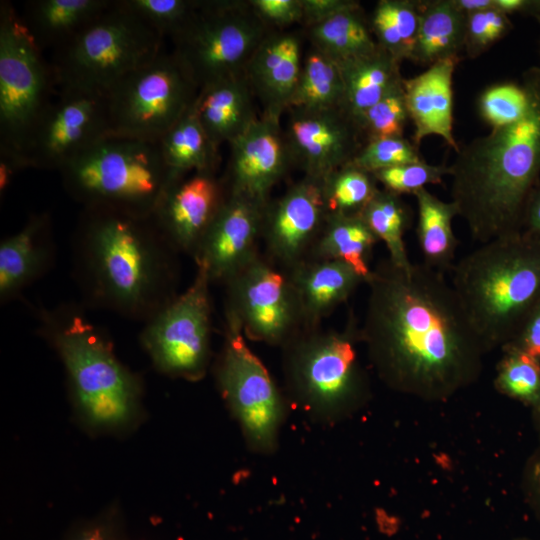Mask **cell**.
<instances>
[{
  "mask_svg": "<svg viewBox=\"0 0 540 540\" xmlns=\"http://www.w3.org/2000/svg\"><path fill=\"white\" fill-rule=\"evenodd\" d=\"M366 285L360 341L387 387L439 402L479 379L486 352L443 273L423 263L402 269L387 258Z\"/></svg>",
  "mask_w": 540,
  "mask_h": 540,
  "instance_id": "cell-1",
  "label": "cell"
},
{
  "mask_svg": "<svg viewBox=\"0 0 540 540\" xmlns=\"http://www.w3.org/2000/svg\"><path fill=\"white\" fill-rule=\"evenodd\" d=\"M177 254L152 216L113 209L83 208L73 236L85 301L142 322L178 295Z\"/></svg>",
  "mask_w": 540,
  "mask_h": 540,
  "instance_id": "cell-2",
  "label": "cell"
},
{
  "mask_svg": "<svg viewBox=\"0 0 540 540\" xmlns=\"http://www.w3.org/2000/svg\"><path fill=\"white\" fill-rule=\"evenodd\" d=\"M522 80L530 94L523 116L459 146L449 166L451 201L480 244L523 230L540 183V68Z\"/></svg>",
  "mask_w": 540,
  "mask_h": 540,
  "instance_id": "cell-3",
  "label": "cell"
},
{
  "mask_svg": "<svg viewBox=\"0 0 540 540\" xmlns=\"http://www.w3.org/2000/svg\"><path fill=\"white\" fill-rule=\"evenodd\" d=\"M450 283L484 351L502 348L540 302V239L522 230L483 243L454 264Z\"/></svg>",
  "mask_w": 540,
  "mask_h": 540,
  "instance_id": "cell-4",
  "label": "cell"
},
{
  "mask_svg": "<svg viewBox=\"0 0 540 540\" xmlns=\"http://www.w3.org/2000/svg\"><path fill=\"white\" fill-rule=\"evenodd\" d=\"M360 325L351 314L343 330L304 328L283 347L286 398L311 419L334 423L371 397L369 377L357 354Z\"/></svg>",
  "mask_w": 540,
  "mask_h": 540,
  "instance_id": "cell-5",
  "label": "cell"
},
{
  "mask_svg": "<svg viewBox=\"0 0 540 540\" xmlns=\"http://www.w3.org/2000/svg\"><path fill=\"white\" fill-rule=\"evenodd\" d=\"M66 192L83 208L149 217L180 174L158 142L105 134L59 171ZM185 175V174H184Z\"/></svg>",
  "mask_w": 540,
  "mask_h": 540,
  "instance_id": "cell-6",
  "label": "cell"
},
{
  "mask_svg": "<svg viewBox=\"0 0 540 540\" xmlns=\"http://www.w3.org/2000/svg\"><path fill=\"white\" fill-rule=\"evenodd\" d=\"M41 333L58 352L77 405L94 425L112 427L134 413L140 386L83 309L63 305L41 310Z\"/></svg>",
  "mask_w": 540,
  "mask_h": 540,
  "instance_id": "cell-7",
  "label": "cell"
},
{
  "mask_svg": "<svg viewBox=\"0 0 540 540\" xmlns=\"http://www.w3.org/2000/svg\"><path fill=\"white\" fill-rule=\"evenodd\" d=\"M165 37L113 0L69 43L54 52L58 88L106 95L121 79L153 60Z\"/></svg>",
  "mask_w": 540,
  "mask_h": 540,
  "instance_id": "cell-8",
  "label": "cell"
},
{
  "mask_svg": "<svg viewBox=\"0 0 540 540\" xmlns=\"http://www.w3.org/2000/svg\"><path fill=\"white\" fill-rule=\"evenodd\" d=\"M57 91L52 65L14 6L1 1L0 151L22 157L31 132Z\"/></svg>",
  "mask_w": 540,
  "mask_h": 540,
  "instance_id": "cell-9",
  "label": "cell"
},
{
  "mask_svg": "<svg viewBox=\"0 0 540 540\" xmlns=\"http://www.w3.org/2000/svg\"><path fill=\"white\" fill-rule=\"evenodd\" d=\"M268 33L249 1L205 0L171 38L172 51L200 89L244 74Z\"/></svg>",
  "mask_w": 540,
  "mask_h": 540,
  "instance_id": "cell-10",
  "label": "cell"
},
{
  "mask_svg": "<svg viewBox=\"0 0 540 540\" xmlns=\"http://www.w3.org/2000/svg\"><path fill=\"white\" fill-rule=\"evenodd\" d=\"M198 90L174 52L163 49L105 95L108 134L158 142L189 109Z\"/></svg>",
  "mask_w": 540,
  "mask_h": 540,
  "instance_id": "cell-11",
  "label": "cell"
},
{
  "mask_svg": "<svg viewBox=\"0 0 540 540\" xmlns=\"http://www.w3.org/2000/svg\"><path fill=\"white\" fill-rule=\"evenodd\" d=\"M246 340L240 327L225 318L224 343L215 376L247 447L269 455L278 447L286 416V396Z\"/></svg>",
  "mask_w": 540,
  "mask_h": 540,
  "instance_id": "cell-12",
  "label": "cell"
},
{
  "mask_svg": "<svg viewBox=\"0 0 540 540\" xmlns=\"http://www.w3.org/2000/svg\"><path fill=\"white\" fill-rule=\"evenodd\" d=\"M210 284L196 268L189 287L144 322L140 341L162 373L189 381L205 376L211 358Z\"/></svg>",
  "mask_w": 540,
  "mask_h": 540,
  "instance_id": "cell-13",
  "label": "cell"
},
{
  "mask_svg": "<svg viewBox=\"0 0 540 540\" xmlns=\"http://www.w3.org/2000/svg\"><path fill=\"white\" fill-rule=\"evenodd\" d=\"M225 318L246 339L281 348L303 329L302 315L286 271L260 252L225 283Z\"/></svg>",
  "mask_w": 540,
  "mask_h": 540,
  "instance_id": "cell-14",
  "label": "cell"
},
{
  "mask_svg": "<svg viewBox=\"0 0 540 540\" xmlns=\"http://www.w3.org/2000/svg\"><path fill=\"white\" fill-rule=\"evenodd\" d=\"M107 133L105 95L60 87L31 132L22 157L27 168L59 171Z\"/></svg>",
  "mask_w": 540,
  "mask_h": 540,
  "instance_id": "cell-15",
  "label": "cell"
},
{
  "mask_svg": "<svg viewBox=\"0 0 540 540\" xmlns=\"http://www.w3.org/2000/svg\"><path fill=\"white\" fill-rule=\"evenodd\" d=\"M327 218L322 179L304 176L264 209L265 256L289 271L309 259Z\"/></svg>",
  "mask_w": 540,
  "mask_h": 540,
  "instance_id": "cell-16",
  "label": "cell"
},
{
  "mask_svg": "<svg viewBox=\"0 0 540 540\" xmlns=\"http://www.w3.org/2000/svg\"><path fill=\"white\" fill-rule=\"evenodd\" d=\"M287 111L285 138L292 163L304 176L325 178L350 164L366 143L358 123L342 107Z\"/></svg>",
  "mask_w": 540,
  "mask_h": 540,
  "instance_id": "cell-17",
  "label": "cell"
},
{
  "mask_svg": "<svg viewBox=\"0 0 540 540\" xmlns=\"http://www.w3.org/2000/svg\"><path fill=\"white\" fill-rule=\"evenodd\" d=\"M230 146L222 181L227 194L267 204L293 165L280 118L262 114Z\"/></svg>",
  "mask_w": 540,
  "mask_h": 540,
  "instance_id": "cell-18",
  "label": "cell"
},
{
  "mask_svg": "<svg viewBox=\"0 0 540 540\" xmlns=\"http://www.w3.org/2000/svg\"><path fill=\"white\" fill-rule=\"evenodd\" d=\"M226 197L216 172H191L172 183L152 218L178 253L194 258Z\"/></svg>",
  "mask_w": 540,
  "mask_h": 540,
  "instance_id": "cell-19",
  "label": "cell"
},
{
  "mask_svg": "<svg viewBox=\"0 0 540 540\" xmlns=\"http://www.w3.org/2000/svg\"><path fill=\"white\" fill-rule=\"evenodd\" d=\"M266 205L227 194L193 258L211 283L224 284L260 252Z\"/></svg>",
  "mask_w": 540,
  "mask_h": 540,
  "instance_id": "cell-20",
  "label": "cell"
},
{
  "mask_svg": "<svg viewBox=\"0 0 540 540\" xmlns=\"http://www.w3.org/2000/svg\"><path fill=\"white\" fill-rule=\"evenodd\" d=\"M303 59L300 37L269 31L249 60L244 74L265 115L281 119L296 89Z\"/></svg>",
  "mask_w": 540,
  "mask_h": 540,
  "instance_id": "cell-21",
  "label": "cell"
},
{
  "mask_svg": "<svg viewBox=\"0 0 540 540\" xmlns=\"http://www.w3.org/2000/svg\"><path fill=\"white\" fill-rule=\"evenodd\" d=\"M458 61L446 59L430 65L419 75L403 80L409 119L414 124L413 143L419 147L430 135L441 137L459 150L453 135V74Z\"/></svg>",
  "mask_w": 540,
  "mask_h": 540,
  "instance_id": "cell-22",
  "label": "cell"
},
{
  "mask_svg": "<svg viewBox=\"0 0 540 540\" xmlns=\"http://www.w3.org/2000/svg\"><path fill=\"white\" fill-rule=\"evenodd\" d=\"M55 256L48 213L33 214L16 233L0 242V301L7 303L50 269Z\"/></svg>",
  "mask_w": 540,
  "mask_h": 540,
  "instance_id": "cell-23",
  "label": "cell"
},
{
  "mask_svg": "<svg viewBox=\"0 0 540 540\" xmlns=\"http://www.w3.org/2000/svg\"><path fill=\"white\" fill-rule=\"evenodd\" d=\"M300 307L303 329L321 326L365 280L344 262L309 258L286 271Z\"/></svg>",
  "mask_w": 540,
  "mask_h": 540,
  "instance_id": "cell-24",
  "label": "cell"
},
{
  "mask_svg": "<svg viewBox=\"0 0 540 540\" xmlns=\"http://www.w3.org/2000/svg\"><path fill=\"white\" fill-rule=\"evenodd\" d=\"M245 74L201 87L192 109L216 147L231 143L259 116Z\"/></svg>",
  "mask_w": 540,
  "mask_h": 540,
  "instance_id": "cell-25",
  "label": "cell"
},
{
  "mask_svg": "<svg viewBox=\"0 0 540 540\" xmlns=\"http://www.w3.org/2000/svg\"><path fill=\"white\" fill-rule=\"evenodd\" d=\"M113 0H32L22 21L42 49L57 51L99 17Z\"/></svg>",
  "mask_w": 540,
  "mask_h": 540,
  "instance_id": "cell-26",
  "label": "cell"
},
{
  "mask_svg": "<svg viewBox=\"0 0 540 540\" xmlns=\"http://www.w3.org/2000/svg\"><path fill=\"white\" fill-rule=\"evenodd\" d=\"M337 64L344 84L342 108L356 122L370 107L403 87L401 63L379 45L368 54Z\"/></svg>",
  "mask_w": 540,
  "mask_h": 540,
  "instance_id": "cell-27",
  "label": "cell"
},
{
  "mask_svg": "<svg viewBox=\"0 0 540 540\" xmlns=\"http://www.w3.org/2000/svg\"><path fill=\"white\" fill-rule=\"evenodd\" d=\"M419 15L417 40L411 61L430 66L460 60L464 51L466 14L452 0H416Z\"/></svg>",
  "mask_w": 540,
  "mask_h": 540,
  "instance_id": "cell-28",
  "label": "cell"
},
{
  "mask_svg": "<svg viewBox=\"0 0 540 540\" xmlns=\"http://www.w3.org/2000/svg\"><path fill=\"white\" fill-rule=\"evenodd\" d=\"M306 29L311 46L336 63L368 54L378 48L370 19L357 1Z\"/></svg>",
  "mask_w": 540,
  "mask_h": 540,
  "instance_id": "cell-29",
  "label": "cell"
},
{
  "mask_svg": "<svg viewBox=\"0 0 540 540\" xmlns=\"http://www.w3.org/2000/svg\"><path fill=\"white\" fill-rule=\"evenodd\" d=\"M418 209L417 240L423 264L445 274L454 266L458 241L452 221L458 210L452 201L445 202L426 188L415 194Z\"/></svg>",
  "mask_w": 540,
  "mask_h": 540,
  "instance_id": "cell-30",
  "label": "cell"
},
{
  "mask_svg": "<svg viewBox=\"0 0 540 540\" xmlns=\"http://www.w3.org/2000/svg\"><path fill=\"white\" fill-rule=\"evenodd\" d=\"M378 241L361 215H331L326 218L310 258L344 262L367 282L372 272V252Z\"/></svg>",
  "mask_w": 540,
  "mask_h": 540,
  "instance_id": "cell-31",
  "label": "cell"
},
{
  "mask_svg": "<svg viewBox=\"0 0 540 540\" xmlns=\"http://www.w3.org/2000/svg\"><path fill=\"white\" fill-rule=\"evenodd\" d=\"M158 144L167 165L180 175L196 171H217L219 148L204 131L192 105L161 137Z\"/></svg>",
  "mask_w": 540,
  "mask_h": 540,
  "instance_id": "cell-32",
  "label": "cell"
},
{
  "mask_svg": "<svg viewBox=\"0 0 540 540\" xmlns=\"http://www.w3.org/2000/svg\"><path fill=\"white\" fill-rule=\"evenodd\" d=\"M344 84L338 64L311 46L303 58L300 77L289 108L323 110L342 107Z\"/></svg>",
  "mask_w": 540,
  "mask_h": 540,
  "instance_id": "cell-33",
  "label": "cell"
},
{
  "mask_svg": "<svg viewBox=\"0 0 540 540\" xmlns=\"http://www.w3.org/2000/svg\"><path fill=\"white\" fill-rule=\"evenodd\" d=\"M411 210L400 195L379 189L361 213V217L388 251V259L397 267L410 269L404 234L411 224Z\"/></svg>",
  "mask_w": 540,
  "mask_h": 540,
  "instance_id": "cell-34",
  "label": "cell"
},
{
  "mask_svg": "<svg viewBox=\"0 0 540 540\" xmlns=\"http://www.w3.org/2000/svg\"><path fill=\"white\" fill-rule=\"evenodd\" d=\"M370 25L377 44L398 62L413 55L419 27L417 1L380 0Z\"/></svg>",
  "mask_w": 540,
  "mask_h": 540,
  "instance_id": "cell-35",
  "label": "cell"
},
{
  "mask_svg": "<svg viewBox=\"0 0 540 540\" xmlns=\"http://www.w3.org/2000/svg\"><path fill=\"white\" fill-rule=\"evenodd\" d=\"M378 190L374 175L352 164L333 171L322 179L327 216L361 215Z\"/></svg>",
  "mask_w": 540,
  "mask_h": 540,
  "instance_id": "cell-36",
  "label": "cell"
},
{
  "mask_svg": "<svg viewBox=\"0 0 540 540\" xmlns=\"http://www.w3.org/2000/svg\"><path fill=\"white\" fill-rule=\"evenodd\" d=\"M501 349L503 354L496 366L494 388L529 408L531 413L539 412L540 361L511 347Z\"/></svg>",
  "mask_w": 540,
  "mask_h": 540,
  "instance_id": "cell-37",
  "label": "cell"
},
{
  "mask_svg": "<svg viewBox=\"0 0 540 540\" xmlns=\"http://www.w3.org/2000/svg\"><path fill=\"white\" fill-rule=\"evenodd\" d=\"M165 38L176 35L197 11L199 0H116Z\"/></svg>",
  "mask_w": 540,
  "mask_h": 540,
  "instance_id": "cell-38",
  "label": "cell"
},
{
  "mask_svg": "<svg viewBox=\"0 0 540 540\" xmlns=\"http://www.w3.org/2000/svg\"><path fill=\"white\" fill-rule=\"evenodd\" d=\"M529 100V89L523 80L521 83H495L480 94L478 112L491 128H497L521 118Z\"/></svg>",
  "mask_w": 540,
  "mask_h": 540,
  "instance_id": "cell-39",
  "label": "cell"
},
{
  "mask_svg": "<svg viewBox=\"0 0 540 540\" xmlns=\"http://www.w3.org/2000/svg\"><path fill=\"white\" fill-rule=\"evenodd\" d=\"M409 119L403 87L365 111L357 123L367 141L402 137Z\"/></svg>",
  "mask_w": 540,
  "mask_h": 540,
  "instance_id": "cell-40",
  "label": "cell"
},
{
  "mask_svg": "<svg viewBox=\"0 0 540 540\" xmlns=\"http://www.w3.org/2000/svg\"><path fill=\"white\" fill-rule=\"evenodd\" d=\"M422 160L418 147L402 136L367 141L350 164L374 173Z\"/></svg>",
  "mask_w": 540,
  "mask_h": 540,
  "instance_id": "cell-41",
  "label": "cell"
},
{
  "mask_svg": "<svg viewBox=\"0 0 540 540\" xmlns=\"http://www.w3.org/2000/svg\"><path fill=\"white\" fill-rule=\"evenodd\" d=\"M513 28L509 15L497 8L466 14L464 52L474 59L505 37Z\"/></svg>",
  "mask_w": 540,
  "mask_h": 540,
  "instance_id": "cell-42",
  "label": "cell"
},
{
  "mask_svg": "<svg viewBox=\"0 0 540 540\" xmlns=\"http://www.w3.org/2000/svg\"><path fill=\"white\" fill-rule=\"evenodd\" d=\"M383 189L397 195L415 194L429 184H439L449 175V166L432 165L425 160L403 164L372 173Z\"/></svg>",
  "mask_w": 540,
  "mask_h": 540,
  "instance_id": "cell-43",
  "label": "cell"
},
{
  "mask_svg": "<svg viewBox=\"0 0 540 540\" xmlns=\"http://www.w3.org/2000/svg\"><path fill=\"white\" fill-rule=\"evenodd\" d=\"M257 16L267 25L279 27L302 23L303 9L301 0H249Z\"/></svg>",
  "mask_w": 540,
  "mask_h": 540,
  "instance_id": "cell-44",
  "label": "cell"
},
{
  "mask_svg": "<svg viewBox=\"0 0 540 540\" xmlns=\"http://www.w3.org/2000/svg\"><path fill=\"white\" fill-rule=\"evenodd\" d=\"M503 347L517 349L540 361V302L528 314L513 339Z\"/></svg>",
  "mask_w": 540,
  "mask_h": 540,
  "instance_id": "cell-45",
  "label": "cell"
},
{
  "mask_svg": "<svg viewBox=\"0 0 540 540\" xmlns=\"http://www.w3.org/2000/svg\"><path fill=\"white\" fill-rule=\"evenodd\" d=\"M521 488L526 504L540 522V445H537L524 465Z\"/></svg>",
  "mask_w": 540,
  "mask_h": 540,
  "instance_id": "cell-46",
  "label": "cell"
},
{
  "mask_svg": "<svg viewBox=\"0 0 540 540\" xmlns=\"http://www.w3.org/2000/svg\"><path fill=\"white\" fill-rule=\"evenodd\" d=\"M303 9L302 24L307 28L314 25L343 8L349 6L352 0H301Z\"/></svg>",
  "mask_w": 540,
  "mask_h": 540,
  "instance_id": "cell-47",
  "label": "cell"
},
{
  "mask_svg": "<svg viewBox=\"0 0 540 540\" xmlns=\"http://www.w3.org/2000/svg\"><path fill=\"white\" fill-rule=\"evenodd\" d=\"M27 168L21 156L0 151V196L3 198L16 174Z\"/></svg>",
  "mask_w": 540,
  "mask_h": 540,
  "instance_id": "cell-48",
  "label": "cell"
},
{
  "mask_svg": "<svg viewBox=\"0 0 540 540\" xmlns=\"http://www.w3.org/2000/svg\"><path fill=\"white\" fill-rule=\"evenodd\" d=\"M493 5L507 15L520 14L540 23V0H493Z\"/></svg>",
  "mask_w": 540,
  "mask_h": 540,
  "instance_id": "cell-49",
  "label": "cell"
},
{
  "mask_svg": "<svg viewBox=\"0 0 540 540\" xmlns=\"http://www.w3.org/2000/svg\"><path fill=\"white\" fill-rule=\"evenodd\" d=\"M523 230L540 239V183L528 202Z\"/></svg>",
  "mask_w": 540,
  "mask_h": 540,
  "instance_id": "cell-50",
  "label": "cell"
},
{
  "mask_svg": "<svg viewBox=\"0 0 540 540\" xmlns=\"http://www.w3.org/2000/svg\"><path fill=\"white\" fill-rule=\"evenodd\" d=\"M533 426L538 438V445H540V411L531 413Z\"/></svg>",
  "mask_w": 540,
  "mask_h": 540,
  "instance_id": "cell-51",
  "label": "cell"
},
{
  "mask_svg": "<svg viewBox=\"0 0 540 540\" xmlns=\"http://www.w3.org/2000/svg\"><path fill=\"white\" fill-rule=\"evenodd\" d=\"M81 540H101L100 535L97 532H93L88 536H85Z\"/></svg>",
  "mask_w": 540,
  "mask_h": 540,
  "instance_id": "cell-52",
  "label": "cell"
},
{
  "mask_svg": "<svg viewBox=\"0 0 540 540\" xmlns=\"http://www.w3.org/2000/svg\"><path fill=\"white\" fill-rule=\"evenodd\" d=\"M513 540H533V539L528 538V537H523V536H522V537H517V538H515V539H513Z\"/></svg>",
  "mask_w": 540,
  "mask_h": 540,
  "instance_id": "cell-53",
  "label": "cell"
}]
</instances>
